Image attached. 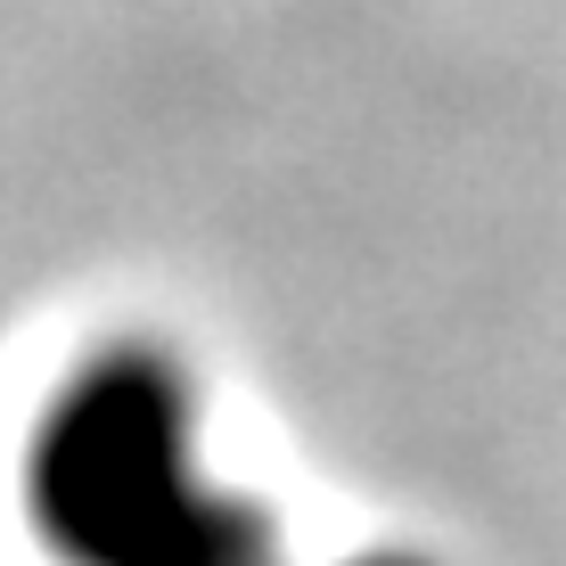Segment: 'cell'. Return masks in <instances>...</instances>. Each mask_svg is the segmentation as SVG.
<instances>
[{"label":"cell","instance_id":"obj_1","mask_svg":"<svg viewBox=\"0 0 566 566\" xmlns=\"http://www.w3.org/2000/svg\"><path fill=\"white\" fill-rule=\"evenodd\" d=\"M198 369L148 328L91 337L17 443V517L50 566H287L263 493L222 476Z\"/></svg>","mask_w":566,"mask_h":566},{"label":"cell","instance_id":"obj_2","mask_svg":"<svg viewBox=\"0 0 566 566\" xmlns=\"http://www.w3.org/2000/svg\"><path fill=\"white\" fill-rule=\"evenodd\" d=\"M345 566H427V558H411V551H361V558H345Z\"/></svg>","mask_w":566,"mask_h":566}]
</instances>
